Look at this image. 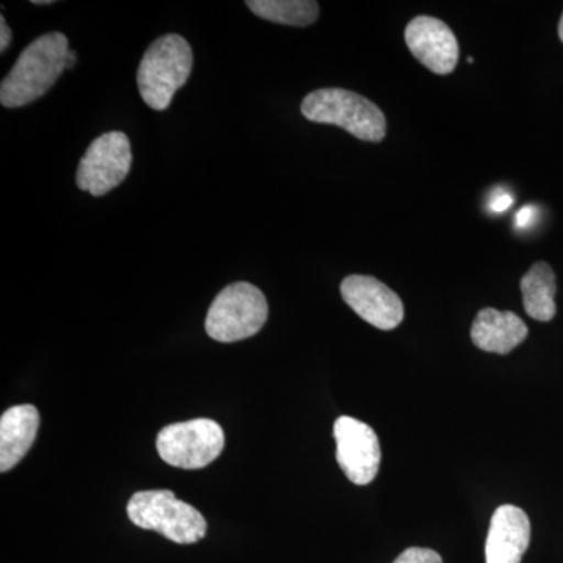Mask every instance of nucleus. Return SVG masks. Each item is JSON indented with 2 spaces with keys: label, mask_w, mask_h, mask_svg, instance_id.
<instances>
[{
  "label": "nucleus",
  "mask_w": 563,
  "mask_h": 563,
  "mask_svg": "<svg viewBox=\"0 0 563 563\" xmlns=\"http://www.w3.org/2000/svg\"><path fill=\"white\" fill-rule=\"evenodd\" d=\"M514 198L509 192H499L498 196H493L490 203V210L493 213H503V211L509 210L512 207Z\"/></svg>",
  "instance_id": "nucleus-18"
},
{
  "label": "nucleus",
  "mask_w": 563,
  "mask_h": 563,
  "mask_svg": "<svg viewBox=\"0 0 563 563\" xmlns=\"http://www.w3.org/2000/svg\"><path fill=\"white\" fill-rule=\"evenodd\" d=\"M306 120L339 125L355 139L379 143L387 135V120L376 103L342 88H322L302 101Z\"/></svg>",
  "instance_id": "nucleus-3"
},
{
  "label": "nucleus",
  "mask_w": 563,
  "mask_h": 563,
  "mask_svg": "<svg viewBox=\"0 0 563 563\" xmlns=\"http://www.w3.org/2000/svg\"><path fill=\"white\" fill-rule=\"evenodd\" d=\"M132 168V147L128 135L122 132H107L98 136L79 163L77 187L103 196L120 187Z\"/></svg>",
  "instance_id": "nucleus-7"
},
{
  "label": "nucleus",
  "mask_w": 563,
  "mask_h": 563,
  "mask_svg": "<svg viewBox=\"0 0 563 563\" xmlns=\"http://www.w3.org/2000/svg\"><path fill=\"white\" fill-rule=\"evenodd\" d=\"M33 5H51V3H54V2H49V0H33Z\"/></svg>",
  "instance_id": "nucleus-21"
},
{
  "label": "nucleus",
  "mask_w": 563,
  "mask_h": 563,
  "mask_svg": "<svg viewBox=\"0 0 563 563\" xmlns=\"http://www.w3.org/2000/svg\"><path fill=\"white\" fill-rule=\"evenodd\" d=\"M531 542V521L520 507L504 504L493 514L485 561L487 563H521Z\"/></svg>",
  "instance_id": "nucleus-11"
},
{
  "label": "nucleus",
  "mask_w": 563,
  "mask_h": 563,
  "mask_svg": "<svg viewBox=\"0 0 563 563\" xmlns=\"http://www.w3.org/2000/svg\"><path fill=\"white\" fill-rule=\"evenodd\" d=\"M268 320V302L255 285L236 282L211 302L206 331L221 343L240 342L261 332Z\"/></svg>",
  "instance_id": "nucleus-5"
},
{
  "label": "nucleus",
  "mask_w": 563,
  "mask_h": 563,
  "mask_svg": "<svg viewBox=\"0 0 563 563\" xmlns=\"http://www.w3.org/2000/svg\"><path fill=\"white\" fill-rule=\"evenodd\" d=\"M340 291L343 301L362 320L380 331H393L404 320L401 298L376 277L352 274L342 282Z\"/></svg>",
  "instance_id": "nucleus-9"
},
{
  "label": "nucleus",
  "mask_w": 563,
  "mask_h": 563,
  "mask_svg": "<svg viewBox=\"0 0 563 563\" xmlns=\"http://www.w3.org/2000/svg\"><path fill=\"white\" fill-rule=\"evenodd\" d=\"M69 41L60 32H51L29 44L0 85V102L7 109L27 106L54 87L66 69Z\"/></svg>",
  "instance_id": "nucleus-1"
},
{
  "label": "nucleus",
  "mask_w": 563,
  "mask_h": 563,
  "mask_svg": "<svg viewBox=\"0 0 563 563\" xmlns=\"http://www.w3.org/2000/svg\"><path fill=\"white\" fill-rule=\"evenodd\" d=\"M77 62V54L74 51H69L68 57H66V69H73Z\"/></svg>",
  "instance_id": "nucleus-20"
},
{
  "label": "nucleus",
  "mask_w": 563,
  "mask_h": 563,
  "mask_svg": "<svg viewBox=\"0 0 563 563\" xmlns=\"http://www.w3.org/2000/svg\"><path fill=\"white\" fill-rule=\"evenodd\" d=\"M393 563H443L439 553L429 548H409Z\"/></svg>",
  "instance_id": "nucleus-16"
},
{
  "label": "nucleus",
  "mask_w": 563,
  "mask_h": 563,
  "mask_svg": "<svg viewBox=\"0 0 563 563\" xmlns=\"http://www.w3.org/2000/svg\"><path fill=\"white\" fill-rule=\"evenodd\" d=\"M333 439L336 443V462L355 485H368L379 473V439L372 426L352 417H340L333 424Z\"/></svg>",
  "instance_id": "nucleus-8"
},
{
  "label": "nucleus",
  "mask_w": 563,
  "mask_h": 563,
  "mask_svg": "<svg viewBox=\"0 0 563 563\" xmlns=\"http://www.w3.org/2000/svg\"><path fill=\"white\" fill-rule=\"evenodd\" d=\"M537 214H539V210H537L536 207L526 206L518 211L517 218H515V225H517V229L525 231V229L531 228L533 222H536Z\"/></svg>",
  "instance_id": "nucleus-17"
},
{
  "label": "nucleus",
  "mask_w": 563,
  "mask_h": 563,
  "mask_svg": "<svg viewBox=\"0 0 563 563\" xmlns=\"http://www.w3.org/2000/svg\"><path fill=\"white\" fill-rule=\"evenodd\" d=\"M528 332L518 314L483 309L473 322L472 340L479 350L506 355L525 342Z\"/></svg>",
  "instance_id": "nucleus-13"
},
{
  "label": "nucleus",
  "mask_w": 563,
  "mask_h": 563,
  "mask_svg": "<svg viewBox=\"0 0 563 563\" xmlns=\"http://www.w3.org/2000/svg\"><path fill=\"white\" fill-rule=\"evenodd\" d=\"M0 29H2V32H0V35H2V40H0V52H5L9 49L11 43V31L3 16L0 18Z\"/></svg>",
  "instance_id": "nucleus-19"
},
{
  "label": "nucleus",
  "mask_w": 563,
  "mask_h": 563,
  "mask_svg": "<svg viewBox=\"0 0 563 563\" xmlns=\"http://www.w3.org/2000/svg\"><path fill=\"white\" fill-rule=\"evenodd\" d=\"M224 443V431L217 421L198 418L163 428L157 451L163 461L176 468L201 470L220 457Z\"/></svg>",
  "instance_id": "nucleus-6"
},
{
  "label": "nucleus",
  "mask_w": 563,
  "mask_h": 563,
  "mask_svg": "<svg viewBox=\"0 0 563 563\" xmlns=\"http://www.w3.org/2000/svg\"><path fill=\"white\" fill-rule=\"evenodd\" d=\"M559 38H561V41L563 43V14L561 18V22H559Z\"/></svg>",
  "instance_id": "nucleus-22"
},
{
  "label": "nucleus",
  "mask_w": 563,
  "mask_h": 563,
  "mask_svg": "<svg viewBox=\"0 0 563 563\" xmlns=\"http://www.w3.org/2000/svg\"><path fill=\"white\" fill-rule=\"evenodd\" d=\"M406 43L413 57L433 74L446 76L457 66L461 54L457 38L442 20L415 18L406 27Z\"/></svg>",
  "instance_id": "nucleus-10"
},
{
  "label": "nucleus",
  "mask_w": 563,
  "mask_h": 563,
  "mask_svg": "<svg viewBox=\"0 0 563 563\" xmlns=\"http://www.w3.org/2000/svg\"><path fill=\"white\" fill-rule=\"evenodd\" d=\"M40 413L31 404L14 406L0 418V472L7 473L24 459L35 442Z\"/></svg>",
  "instance_id": "nucleus-12"
},
{
  "label": "nucleus",
  "mask_w": 563,
  "mask_h": 563,
  "mask_svg": "<svg viewBox=\"0 0 563 563\" xmlns=\"http://www.w3.org/2000/svg\"><path fill=\"white\" fill-rule=\"evenodd\" d=\"M133 525L162 533L174 543H198L207 533V520L190 504L169 490L136 492L128 504Z\"/></svg>",
  "instance_id": "nucleus-4"
},
{
  "label": "nucleus",
  "mask_w": 563,
  "mask_h": 563,
  "mask_svg": "<svg viewBox=\"0 0 563 563\" xmlns=\"http://www.w3.org/2000/svg\"><path fill=\"white\" fill-rule=\"evenodd\" d=\"M520 287L523 292L526 313L537 321L553 320L558 312V307H555L558 282H555L553 268L544 262L536 263L525 274Z\"/></svg>",
  "instance_id": "nucleus-14"
},
{
  "label": "nucleus",
  "mask_w": 563,
  "mask_h": 563,
  "mask_svg": "<svg viewBox=\"0 0 563 563\" xmlns=\"http://www.w3.org/2000/svg\"><path fill=\"white\" fill-rule=\"evenodd\" d=\"M192 51L184 36L169 33L151 44L140 63L136 84L141 99L154 110H166L174 95L187 84Z\"/></svg>",
  "instance_id": "nucleus-2"
},
{
  "label": "nucleus",
  "mask_w": 563,
  "mask_h": 563,
  "mask_svg": "<svg viewBox=\"0 0 563 563\" xmlns=\"http://www.w3.org/2000/svg\"><path fill=\"white\" fill-rule=\"evenodd\" d=\"M246 5L262 20L295 27H307L320 16L314 0H247Z\"/></svg>",
  "instance_id": "nucleus-15"
}]
</instances>
